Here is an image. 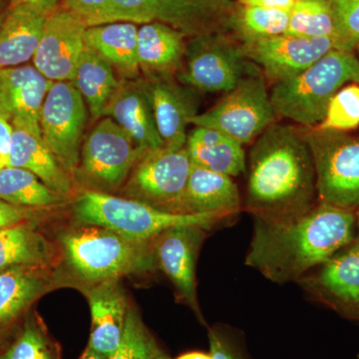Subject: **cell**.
<instances>
[{
  "label": "cell",
  "instance_id": "f1b7e54d",
  "mask_svg": "<svg viewBox=\"0 0 359 359\" xmlns=\"http://www.w3.org/2000/svg\"><path fill=\"white\" fill-rule=\"evenodd\" d=\"M44 269L14 268L0 273V325L18 318L50 285Z\"/></svg>",
  "mask_w": 359,
  "mask_h": 359
},
{
  "label": "cell",
  "instance_id": "7a4b0ae2",
  "mask_svg": "<svg viewBox=\"0 0 359 359\" xmlns=\"http://www.w3.org/2000/svg\"><path fill=\"white\" fill-rule=\"evenodd\" d=\"M356 237L355 212L318 203L289 221L254 218L245 264L271 282L297 283Z\"/></svg>",
  "mask_w": 359,
  "mask_h": 359
},
{
  "label": "cell",
  "instance_id": "9a60e30c",
  "mask_svg": "<svg viewBox=\"0 0 359 359\" xmlns=\"http://www.w3.org/2000/svg\"><path fill=\"white\" fill-rule=\"evenodd\" d=\"M247 57L276 82L289 79L308 69L330 51L339 48L332 37L306 39L283 34L244 43Z\"/></svg>",
  "mask_w": 359,
  "mask_h": 359
},
{
  "label": "cell",
  "instance_id": "7402d4cb",
  "mask_svg": "<svg viewBox=\"0 0 359 359\" xmlns=\"http://www.w3.org/2000/svg\"><path fill=\"white\" fill-rule=\"evenodd\" d=\"M243 207L231 177L193 164L184 195V214H212L224 219L238 214Z\"/></svg>",
  "mask_w": 359,
  "mask_h": 359
},
{
  "label": "cell",
  "instance_id": "ba28073f",
  "mask_svg": "<svg viewBox=\"0 0 359 359\" xmlns=\"http://www.w3.org/2000/svg\"><path fill=\"white\" fill-rule=\"evenodd\" d=\"M114 22L164 23L184 35L221 33L231 22V0H111Z\"/></svg>",
  "mask_w": 359,
  "mask_h": 359
},
{
  "label": "cell",
  "instance_id": "4fadbf2b",
  "mask_svg": "<svg viewBox=\"0 0 359 359\" xmlns=\"http://www.w3.org/2000/svg\"><path fill=\"white\" fill-rule=\"evenodd\" d=\"M297 283L316 301L359 323V243L354 240Z\"/></svg>",
  "mask_w": 359,
  "mask_h": 359
},
{
  "label": "cell",
  "instance_id": "74e56055",
  "mask_svg": "<svg viewBox=\"0 0 359 359\" xmlns=\"http://www.w3.org/2000/svg\"><path fill=\"white\" fill-rule=\"evenodd\" d=\"M29 215V212L25 208L11 205L0 199V230L23 223Z\"/></svg>",
  "mask_w": 359,
  "mask_h": 359
},
{
  "label": "cell",
  "instance_id": "7c38bea8",
  "mask_svg": "<svg viewBox=\"0 0 359 359\" xmlns=\"http://www.w3.org/2000/svg\"><path fill=\"white\" fill-rule=\"evenodd\" d=\"M86 122V103L72 81L52 82L40 112V130L45 143L71 175L76 174L79 166Z\"/></svg>",
  "mask_w": 359,
  "mask_h": 359
},
{
  "label": "cell",
  "instance_id": "52a82bcc",
  "mask_svg": "<svg viewBox=\"0 0 359 359\" xmlns=\"http://www.w3.org/2000/svg\"><path fill=\"white\" fill-rule=\"evenodd\" d=\"M278 117L266 81L257 73L245 77L209 110L198 113L191 124L218 130L244 146L256 141Z\"/></svg>",
  "mask_w": 359,
  "mask_h": 359
},
{
  "label": "cell",
  "instance_id": "f35d334b",
  "mask_svg": "<svg viewBox=\"0 0 359 359\" xmlns=\"http://www.w3.org/2000/svg\"><path fill=\"white\" fill-rule=\"evenodd\" d=\"M209 342L212 359H240L216 330H209Z\"/></svg>",
  "mask_w": 359,
  "mask_h": 359
},
{
  "label": "cell",
  "instance_id": "1f68e13d",
  "mask_svg": "<svg viewBox=\"0 0 359 359\" xmlns=\"http://www.w3.org/2000/svg\"><path fill=\"white\" fill-rule=\"evenodd\" d=\"M163 353L133 308H129L121 344L108 359H159Z\"/></svg>",
  "mask_w": 359,
  "mask_h": 359
},
{
  "label": "cell",
  "instance_id": "83f0119b",
  "mask_svg": "<svg viewBox=\"0 0 359 359\" xmlns=\"http://www.w3.org/2000/svg\"><path fill=\"white\" fill-rule=\"evenodd\" d=\"M53 259L50 243L25 222L0 230V273L14 268L45 269Z\"/></svg>",
  "mask_w": 359,
  "mask_h": 359
},
{
  "label": "cell",
  "instance_id": "4dcf8cb0",
  "mask_svg": "<svg viewBox=\"0 0 359 359\" xmlns=\"http://www.w3.org/2000/svg\"><path fill=\"white\" fill-rule=\"evenodd\" d=\"M285 34L306 39H337L330 0H297L290 11L289 27Z\"/></svg>",
  "mask_w": 359,
  "mask_h": 359
},
{
  "label": "cell",
  "instance_id": "ee69618b",
  "mask_svg": "<svg viewBox=\"0 0 359 359\" xmlns=\"http://www.w3.org/2000/svg\"><path fill=\"white\" fill-rule=\"evenodd\" d=\"M79 359H108L105 356L101 355V354L95 353L92 349L87 347L86 351L82 354L81 358Z\"/></svg>",
  "mask_w": 359,
  "mask_h": 359
},
{
  "label": "cell",
  "instance_id": "d590c367",
  "mask_svg": "<svg viewBox=\"0 0 359 359\" xmlns=\"http://www.w3.org/2000/svg\"><path fill=\"white\" fill-rule=\"evenodd\" d=\"M340 50L354 52L359 43V0H330Z\"/></svg>",
  "mask_w": 359,
  "mask_h": 359
},
{
  "label": "cell",
  "instance_id": "8fae6325",
  "mask_svg": "<svg viewBox=\"0 0 359 359\" xmlns=\"http://www.w3.org/2000/svg\"><path fill=\"white\" fill-rule=\"evenodd\" d=\"M142 154L131 137L110 117L101 118L82 143L76 173L100 192L116 190L128 180Z\"/></svg>",
  "mask_w": 359,
  "mask_h": 359
},
{
  "label": "cell",
  "instance_id": "8992f818",
  "mask_svg": "<svg viewBox=\"0 0 359 359\" xmlns=\"http://www.w3.org/2000/svg\"><path fill=\"white\" fill-rule=\"evenodd\" d=\"M313 156L318 202L355 212L359 208V136L304 128Z\"/></svg>",
  "mask_w": 359,
  "mask_h": 359
},
{
  "label": "cell",
  "instance_id": "6da1fadb",
  "mask_svg": "<svg viewBox=\"0 0 359 359\" xmlns=\"http://www.w3.org/2000/svg\"><path fill=\"white\" fill-rule=\"evenodd\" d=\"M247 172L244 208L252 218L289 221L320 203L304 129L278 122L269 127L250 148Z\"/></svg>",
  "mask_w": 359,
  "mask_h": 359
},
{
  "label": "cell",
  "instance_id": "603a6c76",
  "mask_svg": "<svg viewBox=\"0 0 359 359\" xmlns=\"http://www.w3.org/2000/svg\"><path fill=\"white\" fill-rule=\"evenodd\" d=\"M185 35L160 22L145 23L138 29L139 67L147 77H172L185 57Z\"/></svg>",
  "mask_w": 359,
  "mask_h": 359
},
{
  "label": "cell",
  "instance_id": "836d02e7",
  "mask_svg": "<svg viewBox=\"0 0 359 359\" xmlns=\"http://www.w3.org/2000/svg\"><path fill=\"white\" fill-rule=\"evenodd\" d=\"M359 126V83L344 85L328 105L318 128L349 132Z\"/></svg>",
  "mask_w": 359,
  "mask_h": 359
},
{
  "label": "cell",
  "instance_id": "b9f144b4",
  "mask_svg": "<svg viewBox=\"0 0 359 359\" xmlns=\"http://www.w3.org/2000/svg\"><path fill=\"white\" fill-rule=\"evenodd\" d=\"M58 0H11V6H25L32 7L39 13L48 15L55 11Z\"/></svg>",
  "mask_w": 359,
  "mask_h": 359
},
{
  "label": "cell",
  "instance_id": "f546056e",
  "mask_svg": "<svg viewBox=\"0 0 359 359\" xmlns=\"http://www.w3.org/2000/svg\"><path fill=\"white\" fill-rule=\"evenodd\" d=\"M0 199L18 207L47 208L65 202L66 196L51 190L27 170L6 166L0 171Z\"/></svg>",
  "mask_w": 359,
  "mask_h": 359
},
{
  "label": "cell",
  "instance_id": "7dc6e473",
  "mask_svg": "<svg viewBox=\"0 0 359 359\" xmlns=\"http://www.w3.org/2000/svg\"><path fill=\"white\" fill-rule=\"evenodd\" d=\"M159 359H170L169 358H168V356L166 355V354L165 353H163L162 355L160 356Z\"/></svg>",
  "mask_w": 359,
  "mask_h": 359
},
{
  "label": "cell",
  "instance_id": "ab89813d",
  "mask_svg": "<svg viewBox=\"0 0 359 359\" xmlns=\"http://www.w3.org/2000/svg\"><path fill=\"white\" fill-rule=\"evenodd\" d=\"M11 138H13V126L11 123L0 116V171L8 166Z\"/></svg>",
  "mask_w": 359,
  "mask_h": 359
},
{
  "label": "cell",
  "instance_id": "484cf974",
  "mask_svg": "<svg viewBox=\"0 0 359 359\" xmlns=\"http://www.w3.org/2000/svg\"><path fill=\"white\" fill-rule=\"evenodd\" d=\"M138 29L135 23L123 21L92 26L85 32V43L125 77L134 78L140 71L137 55Z\"/></svg>",
  "mask_w": 359,
  "mask_h": 359
},
{
  "label": "cell",
  "instance_id": "5b68a950",
  "mask_svg": "<svg viewBox=\"0 0 359 359\" xmlns=\"http://www.w3.org/2000/svg\"><path fill=\"white\" fill-rule=\"evenodd\" d=\"M73 216L81 224L103 226L137 242L151 243L172 226L199 224L207 229L221 222L212 214H173L110 193L88 190L73 204Z\"/></svg>",
  "mask_w": 359,
  "mask_h": 359
},
{
  "label": "cell",
  "instance_id": "ac0fdd59",
  "mask_svg": "<svg viewBox=\"0 0 359 359\" xmlns=\"http://www.w3.org/2000/svg\"><path fill=\"white\" fill-rule=\"evenodd\" d=\"M11 126L8 166L27 170L51 190L67 196L73 189L71 174L45 143L39 124L15 121L11 123Z\"/></svg>",
  "mask_w": 359,
  "mask_h": 359
},
{
  "label": "cell",
  "instance_id": "e0dca14e",
  "mask_svg": "<svg viewBox=\"0 0 359 359\" xmlns=\"http://www.w3.org/2000/svg\"><path fill=\"white\" fill-rule=\"evenodd\" d=\"M143 84L165 148L173 151L185 148L187 128L198 114L190 95L172 77H147Z\"/></svg>",
  "mask_w": 359,
  "mask_h": 359
},
{
  "label": "cell",
  "instance_id": "3957f363",
  "mask_svg": "<svg viewBox=\"0 0 359 359\" xmlns=\"http://www.w3.org/2000/svg\"><path fill=\"white\" fill-rule=\"evenodd\" d=\"M59 242L71 271L87 283L157 269L153 242H137L103 226L80 224L62 231Z\"/></svg>",
  "mask_w": 359,
  "mask_h": 359
},
{
  "label": "cell",
  "instance_id": "ffe728a7",
  "mask_svg": "<svg viewBox=\"0 0 359 359\" xmlns=\"http://www.w3.org/2000/svg\"><path fill=\"white\" fill-rule=\"evenodd\" d=\"M105 116L131 137L142 155L165 148L143 81H122Z\"/></svg>",
  "mask_w": 359,
  "mask_h": 359
},
{
  "label": "cell",
  "instance_id": "9c48e42d",
  "mask_svg": "<svg viewBox=\"0 0 359 359\" xmlns=\"http://www.w3.org/2000/svg\"><path fill=\"white\" fill-rule=\"evenodd\" d=\"M186 48L181 81L203 92L226 94L245 77L257 74L248 62L244 45L222 33L194 37ZM250 60V59H249Z\"/></svg>",
  "mask_w": 359,
  "mask_h": 359
},
{
  "label": "cell",
  "instance_id": "8d00e7d4",
  "mask_svg": "<svg viewBox=\"0 0 359 359\" xmlns=\"http://www.w3.org/2000/svg\"><path fill=\"white\" fill-rule=\"evenodd\" d=\"M69 11L87 27L114 22L111 0H65Z\"/></svg>",
  "mask_w": 359,
  "mask_h": 359
},
{
  "label": "cell",
  "instance_id": "60d3db41",
  "mask_svg": "<svg viewBox=\"0 0 359 359\" xmlns=\"http://www.w3.org/2000/svg\"><path fill=\"white\" fill-rule=\"evenodd\" d=\"M243 7H264L290 11L297 0H238Z\"/></svg>",
  "mask_w": 359,
  "mask_h": 359
},
{
  "label": "cell",
  "instance_id": "d4e9b609",
  "mask_svg": "<svg viewBox=\"0 0 359 359\" xmlns=\"http://www.w3.org/2000/svg\"><path fill=\"white\" fill-rule=\"evenodd\" d=\"M185 148L194 165L210 171L231 178L247 172L244 146L218 130L195 126Z\"/></svg>",
  "mask_w": 359,
  "mask_h": 359
},
{
  "label": "cell",
  "instance_id": "4316f807",
  "mask_svg": "<svg viewBox=\"0 0 359 359\" xmlns=\"http://www.w3.org/2000/svg\"><path fill=\"white\" fill-rule=\"evenodd\" d=\"M72 83L84 99L94 119L105 116L120 86L112 65L87 45L78 61Z\"/></svg>",
  "mask_w": 359,
  "mask_h": 359
},
{
  "label": "cell",
  "instance_id": "c3c4849f",
  "mask_svg": "<svg viewBox=\"0 0 359 359\" xmlns=\"http://www.w3.org/2000/svg\"><path fill=\"white\" fill-rule=\"evenodd\" d=\"M354 359H359V355L356 356V358Z\"/></svg>",
  "mask_w": 359,
  "mask_h": 359
},
{
  "label": "cell",
  "instance_id": "f6af8a7d",
  "mask_svg": "<svg viewBox=\"0 0 359 359\" xmlns=\"http://www.w3.org/2000/svg\"><path fill=\"white\" fill-rule=\"evenodd\" d=\"M356 216V237L355 241H358L359 243V208L355 211Z\"/></svg>",
  "mask_w": 359,
  "mask_h": 359
},
{
  "label": "cell",
  "instance_id": "cb8c5ba5",
  "mask_svg": "<svg viewBox=\"0 0 359 359\" xmlns=\"http://www.w3.org/2000/svg\"><path fill=\"white\" fill-rule=\"evenodd\" d=\"M47 15L25 6H11L0 26V69L32 60L43 34Z\"/></svg>",
  "mask_w": 359,
  "mask_h": 359
},
{
  "label": "cell",
  "instance_id": "2e32d148",
  "mask_svg": "<svg viewBox=\"0 0 359 359\" xmlns=\"http://www.w3.org/2000/svg\"><path fill=\"white\" fill-rule=\"evenodd\" d=\"M87 26L69 11H53L32 58L33 66L52 82L72 81L83 52Z\"/></svg>",
  "mask_w": 359,
  "mask_h": 359
},
{
  "label": "cell",
  "instance_id": "5bb4252c",
  "mask_svg": "<svg viewBox=\"0 0 359 359\" xmlns=\"http://www.w3.org/2000/svg\"><path fill=\"white\" fill-rule=\"evenodd\" d=\"M199 224L172 226L153 240L157 269L173 283L177 294L204 323L196 290V264L205 231Z\"/></svg>",
  "mask_w": 359,
  "mask_h": 359
},
{
  "label": "cell",
  "instance_id": "d6986e66",
  "mask_svg": "<svg viewBox=\"0 0 359 359\" xmlns=\"http://www.w3.org/2000/svg\"><path fill=\"white\" fill-rule=\"evenodd\" d=\"M91 334L88 348L109 358L121 344L128 304L118 280L96 283L88 292Z\"/></svg>",
  "mask_w": 359,
  "mask_h": 359
},
{
  "label": "cell",
  "instance_id": "d6a6232c",
  "mask_svg": "<svg viewBox=\"0 0 359 359\" xmlns=\"http://www.w3.org/2000/svg\"><path fill=\"white\" fill-rule=\"evenodd\" d=\"M290 22V11L264 7H243L238 25L245 42L285 34Z\"/></svg>",
  "mask_w": 359,
  "mask_h": 359
},
{
  "label": "cell",
  "instance_id": "7bdbcfd3",
  "mask_svg": "<svg viewBox=\"0 0 359 359\" xmlns=\"http://www.w3.org/2000/svg\"><path fill=\"white\" fill-rule=\"evenodd\" d=\"M176 359H212L211 354L199 353V351H193V353H188L182 354L181 356Z\"/></svg>",
  "mask_w": 359,
  "mask_h": 359
},
{
  "label": "cell",
  "instance_id": "30bf717a",
  "mask_svg": "<svg viewBox=\"0 0 359 359\" xmlns=\"http://www.w3.org/2000/svg\"><path fill=\"white\" fill-rule=\"evenodd\" d=\"M192 167L186 148L150 151L135 164L126 184L127 194L161 211L184 214V195Z\"/></svg>",
  "mask_w": 359,
  "mask_h": 359
},
{
  "label": "cell",
  "instance_id": "277c9868",
  "mask_svg": "<svg viewBox=\"0 0 359 359\" xmlns=\"http://www.w3.org/2000/svg\"><path fill=\"white\" fill-rule=\"evenodd\" d=\"M347 83H359V59L354 52L335 49L299 74L276 82L269 97L278 117L311 129L325 119L330 101Z\"/></svg>",
  "mask_w": 359,
  "mask_h": 359
},
{
  "label": "cell",
  "instance_id": "bcb514c9",
  "mask_svg": "<svg viewBox=\"0 0 359 359\" xmlns=\"http://www.w3.org/2000/svg\"><path fill=\"white\" fill-rule=\"evenodd\" d=\"M354 51H355V55L358 56L359 59V43L356 45L355 49H354Z\"/></svg>",
  "mask_w": 359,
  "mask_h": 359
},
{
  "label": "cell",
  "instance_id": "e575fe53",
  "mask_svg": "<svg viewBox=\"0 0 359 359\" xmlns=\"http://www.w3.org/2000/svg\"><path fill=\"white\" fill-rule=\"evenodd\" d=\"M0 359H59L55 347L51 344L39 323L32 318L26 321L22 332L15 341L0 355Z\"/></svg>",
  "mask_w": 359,
  "mask_h": 359
},
{
  "label": "cell",
  "instance_id": "44dd1931",
  "mask_svg": "<svg viewBox=\"0 0 359 359\" xmlns=\"http://www.w3.org/2000/svg\"><path fill=\"white\" fill-rule=\"evenodd\" d=\"M52 81L33 65L0 69V116L9 123L39 124L40 112Z\"/></svg>",
  "mask_w": 359,
  "mask_h": 359
}]
</instances>
